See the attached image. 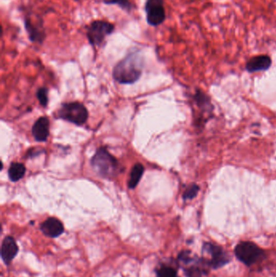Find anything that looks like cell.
<instances>
[{"label":"cell","mask_w":276,"mask_h":277,"mask_svg":"<svg viewBox=\"0 0 276 277\" xmlns=\"http://www.w3.org/2000/svg\"><path fill=\"white\" fill-rule=\"evenodd\" d=\"M142 72L143 60L138 53L133 52L117 63L113 71V77L120 84H133L141 77Z\"/></svg>","instance_id":"6da1fadb"},{"label":"cell","mask_w":276,"mask_h":277,"mask_svg":"<svg viewBox=\"0 0 276 277\" xmlns=\"http://www.w3.org/2000/svg\"><path fill=\"white\" fill-rule=\"evenodd\" d=\"M91 167L97 175L104 178H115L119 171V164L105 147H100L91 160Z\"/></svg>","instance_id":"7a4b0ae2"},{"label":"cell","mask_w":276,"mask_h":277,"mask_svg":"<svg viewBox=\"0 0 276 277\" xmlns=\"http://www.w3.org/2000/svg\"><path fill=\"white\" fill-rule=\"evenodd\" d=\"M86 29V36L89 44L94 47H99L105 42L107 36L114 33L115 25L104 20H96L91 21Z\"/></svg>","instance_id":"3957f363"},{"label":"cell","mask_w":276,"mask_h":277,"mask_svg":"<svg viewBox=\"0 0 276 277\" xmlns=\"http://www.w3.org/2000/svg\"><path fill=\"white\" fill-rule=\"evenodd\" d=\"M59 118L77 126L84 124L88 118L87 108L80 102L63 104L58 112Z\"/></svg>","instance_id":"277c9868"},{"label":"cell","mask_w":276,"mask_h":277,"mask_svg":"<svg viewBox=\"0 0 276 277\" xmlns=\"http://www.w3.org/2000/svg\"><path fill=\"white\" fill-rule=\"evenodd\" d=\"M234 252L236 258L247 266L255 264L264 254L263 250L252 242H242L236 245Z\"/></svg>","instance_id":"5b68a950"},{"label":"cell","mask_w":276,"mask_h":277,"mask_svg":"<svg viewBox=\"0 0 276 277\" xmlns=\"http://www.w3.org/2000/svg\"><path fill=\"white\" fill-rule=\"evenodd\" d=\"M144 10L148 24L151 26L157 27L165 21L164 0H147Z\"/></svg>","instance_id":"8992f818"},{"label":"cell","mask_w":276,"mask_h":277,"mask_svg":"<svg viewBox=\"0 0 276 277\" xmlns=\"http://www.w3.org/2000/svg\"><path fill=\"white\" fill-rule=\"evenodd\" d=\"M32 15H25L24 19L25 29L29 41L33 43H43L46 39V29L44 27V21L41 17L33 20Z\"/></svg>","instance_id":"52a82bcc"},{"label":"cell","mask_w":276,"mask_h":277,"mask_svg":"<svg viewBox=\"0 0 276 277\" xmlns=\"http://www.w3.org/2000/svg\"><path fill=\"white\" fill-rule=\"evenodd\" d=\"M204 251L211 255V260L208 262L214 269L223 267L229 262V258L222 247L215 246L211 243H205L204 245Z\"/></svg>","instance_id":"ba28073f"},{"label":"cell","mask_w":276,"mask_h":277,"mask_svg":"<svg viewBox=\"0 0 276 277\" xmlns=\"http://www.w3.org/2000/svg\"><path fill=\"white\" fill-rule=\"evenodd\" d=\"M19 253V247L14 237L7 236L1 246V258L6 265H9Z\"/></svg>","instance_id":"9c48e42d"},{"label":"cell","mask_w":276,"mask_h":277,"mask_svg":"<svg viewBox=\"0 0 276 277\" xmlns=\"http://www.w3.org/2000/svg\"><path fill=\"white\" fill-rule=\"evenodd\" d=\"M40 230L46 237L56 238L64 233V226L57 218L50 217L42 223Z\"/></svg>","instance_id":"30bf717a"},{"label":"cell","mask_w":276,"mask_h":277,"mask_svg":"<svg viewBox=\"0 0 276 277\" xmlns=\"http://www.w3.org/2000/svg\"><path fill=\"white\" fill-rule=\"evenodd\" d=\"M32 136L39 142H45L50 134V121L47 117H41L32 128Z\"/></svg>","instance_id":"8fae6325"},{"label":"cell","mask_w":276,"mask_h":277,"mask_svg":"<svg viewBox=\"0 0 276 277\" xmlns=\"http://www.w3.org/2000/svg\"><path fill=\"white\" fill-rule=\"evenodd\" d=\"M270 58L267 56H257V57H254L248 62L247 65H246V68L248 71H263V70H267L270 66Z\"/></svg>","instance_id":"7c38bea8"},{"label":"cell","mask_w":276,"mask_h":277,"mask_svg":"<svg viewBox=\"0 0 276 277\" xmlns=\"http://www.w3.org/2000/svg\"><path fill=\"white\" fill-rule=\"evenodd\" d=\"M143 173H144V167L143 164L138 163L134 165L131 175H130L129 182H128V187L130 189H135L137 187L139 181L141 180Z\"/></svg>","instance_id":"4fadbf2b"},{"label":"cell","mask_w":276,"mask_h":277,"mask_svg":"<svg viewBox=\"0 0 276 277\" xmlns=\"http://www.w3.org/2000/svg\"><path fill=\"white\" fill-rule=\"evenodd\" d=\"M26 169L23 164L18 162L12 163L8 169V177L12 182H17L23 178Z\"/></svg>","instance_id":"5bb4252c"},{"label":"cell","mask_w":276,"mask_h":277,"mask_svg":"<svg viewBox=\"0 0 276 277\" xmlns=\"http://www.w3.org/2000/svg\"><path fill=\"white\" fill-rule=\"evenodd\" d=\"M103 3L106 5H118L121 9L130 13L133 9V5L130 0H103Z\"/></svg>","instance_id":"9a60e30c"},{"label":"cell","mask_w":276,"mask_h":277,"mask_svg":"<svg viewBox=\"0 0 276 277\" xmlns=\"http://www.w3.org/2000/svg\"><path fill=\"white\" fill-rule=\"evenodd\" d=\"M156 277H178L177 271L173 266L161 265L156 271Z\"/></svg>","instance_id":"2e32d148"},{"label":"cell","mask_w":276,"mask_h":277,"mask_svg":"<svg viewBox=\"0 0 276 277\" xmlns=\"http://www.w3.org/2000/svg\"><path fill=\"white\" fill-rule=\"evenodd\" d=\"M184 273L187 277H201L204 275V270L197 264H189L183 268Z\"/></svg>","instance_id":"e0dca14e"},{"label":"cell","mask_w":276,"mask_h":277,"mask_svg":"<svg viewBox=\"0 0 276 277\" xmlns=\"http://www.w3.org/2000/svg\"><path fill=\"white\" fill-rule=\"evenodd\" d=\"M36 97L39 99V102L42 106L46 107L48 104V89L46 88H42L39 89Z\"/></svg>","instance_id":"ac0fdd59"},{"label":"cell","mask_w":276,"mask_h":277,"mask_svg":"<svg viewBox=\"0 0 276 277\" xmlns=\"http://www.w3.org/2000/svg\"><path fill=\"white\" fill-rule=\"evenodd\" d=\"M198 191V187L196 185H191L186 190L185 193L183 195V198L185 199H193L196 196Z\"/></svg>","instance_id":"d6986e66"}]
</instances>
